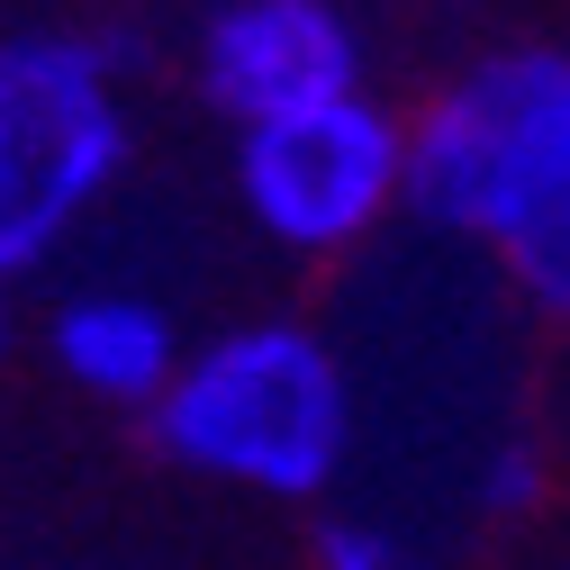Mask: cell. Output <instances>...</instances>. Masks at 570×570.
Wrapping results in <instances>:
<instances>
[{"instance_id":"obj_1","label":"cell","mask_w":570,"mask_h":570,"mask_svg":"<svg viewBox=\"0 0 570 570\" xmlns=\"http://www.w3.org/2000/svg\"><path fill=\"white\" fill-rule=\"evenodd\" d=\"M399 208L480 245L517 291L570 308V55L517 37L399 109Z\"/></svg>"},{"instance_id":"obj_2","label":"cell","mask_w":570,"mask_h":570,"mask_svg":"<svg viewBox=\"0 0 570 570\" xmlns=\"http://www.w3.org/2000/svg\"><path fill=\"white\" fill-rule=\"evenodd\" d=\"M146 435L164 462L218 489L308 508L353 453V372L317 326L254 317L208 344H181L164 399L146 407Z\"/></svg>"},{"instance_id":"obj_3","label":"cell","mask_w":570,"mask_h":570,"mask_svg":"<svg viewBox=\"0 0 570 570\" xmlns=\"http://www.w3.org/2000/svg\"><path fill=\"white\" fill-rule=\"evenodd\" d=\"M127 73L100 37L37 28L0 46V272L19 281L73 236L127 173Z\"/></svg>"},{"instance_id":"obj_4","label":"cell","mask_w":570,"mask_h":570,"mask_svg":"<svg viewBox=\"0 0 570 570\" xmlns=\"http://www.w3.org/2000/svg\"><path fill=\"white\" fill-rule=\"evenodd\" d=\"M236 199L263 227V245L299 263L353 254L399 208V109L381 91H344L236 127Z\"/></svg>"},{"instance_id":"obj_5","label":"cell","mask_w":570,"mask_h":570,"mask_svg":"<svg viewBox=\"0 0 570 570\" xmlns=\"http://www.w3.org/2000/svg\"><path fill=\"white\" fill-rule=\"evenodd\" d=\"M199 100L227 127H263L363 91V28L344 0H218L199 19Z\"/></svg>"},{"instance_id":"obj_6","label":"cell","mask_w":570,"mask_h":570,"mask_svg":"<svg viewBox=\"0 0 570 570\" xmlns=\"http://www.w3.org/2000/svg\"><path fill=\"white\" fill-rule=\"evenodd\" d=\"M46 353H55V372L82 399L146 416L164 399L173 363H181V326L146 291H73L55 308V326H46Z\"/></svg>"},{"instance_id":"obj_7","label":"cell","mask_w":570,"mask_h":570,"mask_svg":"<svg viewBox=\"0 0 570 570\" xmlns=\"http://www.w3.org/2000/svg\"><path fill=\"white\" fill-rule=\"evenodd\" d=\"M317 570H416V552L381 525V517H326L317 543H308Z\"/></svg>"},{"instance_id":"obj_8","label":"cell","mask_w":570,"mask_h":570,"mask_svg":"<svg viewBox=\"0 0 570 570\" xmlns=\"http://www.w3.org/2000/svg\"><path fill=\"white\" fill-rule=\"evenodd\" d=\"M543 498V453L534 444H498V462H489V480H480V508L489 517H525Z\"/></svg>"},{"instance_id":"obj_9","label":"cell","mask_w":570,"mask_h":570,"mask_svg":"<svg viewBox=\"0 0 570 570\" xmlns=\"http://www.w3.org/2000/svg\"><path fill=\"white\" fill-rule=\"evenodd\" d=\"M10 326H19V299H10V272H0V353H10Z\"/></svg>"}]
</instances>
